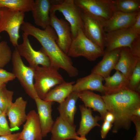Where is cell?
I'll list each match as a JSON object with an SVG mask.
<instances>
[{
	"label": "cell",
	"instance_id": "6da1fadb",
	"mask_svg": "<svg viewBox=\"0 0 140 140\" xmlns=\"http://www.w3.org/2000/svg\"><path fill=\"white\" fill-rule=\"evenodd\" d=\"M21 29L23 33L33 36L39 42L50 59L51 66L58 69H63L71 77L78 75V71L73 66L70 57L63 52L57 44V35L51 26L42 30L24 21Z\"/></svg>",
	"mask_w": 140,
	"mask_h": 140
},
{
	"label": "cell",
	"instance_id": "7a4b0ae2",
	"mask_svg": "<svg viewBox=\"0 0 140 140\" xmlns=\"http://www.w3.org/2000/svg\"><path fill=\"white\" fill-rule=\"evenodd\" d=\"M102 97L107 111L115 117L113 132L117 133L122 128L129 129L134 111L140 107V94L126 88Z\"/></svg>",
	"mask_w": 140,
	"mask_h": 140
},
{
	"label": "cell",
	"instance_id": "3957f363",
	"mask_svg": "<svg viewBox=\"0 0 140 140\" xmlns=\"http://www.w3.org/2000/svg\"><path fill=\"white\" fill-rule=\"evenodd\" d=\"M58 70L51 65L34 68V87L38 97L44 100L52 87L65 82Z\"/></svg>",
	"mask_w": 140,
	"mask_h": 140
},
{
	"label": "cell",
	"instance_id": "277c9868",
	"mask_svg": "<svg viewBox=\"0 0 140 140\" xmlns=\"http://www.w3.org/2000/svg\"><path fill=\"white\" fill-rule=\"evenodd\" d=\"M104 53V51L86 37L81 29L73 40L67 55L73 58L82 56L89 61H94L103 56Z\"/></svg>",
	"mask_w": 140,
	"mask_h": 140
},
{
	"label": "cell",
	"instance_id": "5b68a950",
	"mask_svg": "<svg viewBox=\"0 0 140 140\" xmlns=\"http://www.w3.org/2000/svg\"><path fill=\"white\" fill-rule=\"evenodd\" d=\"M12 73L19 81L27 94L34 100L38 97L34 87V68L24 63L16 47L12 52L11 60Z\"/></svg>",
	"mask_w": 140,
	"mask_h": 140
},
{
	"label": "cell",
	"instance_id": "8992f818",
	"mask_svg": "<svg viewBox=\"0 0 140 140\" xmlns=\"http://www.w3.org/2000/svg\"><path fill=\"white\" fill-rule=\"evenodd\" d=\"M24 13L5 7L0 8V33L5 31L15 47L18 45L19 30L24 22Z\"/></svg>",
	"mask_w": 140,
	"mask_h": 140
},
{
	"label": "cell",
	"instance_id": "52a82bcc",
	"mask_svg": "<svg viewBox=\"0 0 140 140\" xmlns=\"http://www.w3.org/2000/svg\"><path fill=\"white\" fill-rule=\"evenodd\" d=\"M50 11H58L62 13L70 25L73 40L79 30H83L81 10L74 0H59L57 4H52Z\"/></svg>",
	"mask_w": 140,
	"mask_h": 140
},
{
	"label": "cell",
	"instance_id": "ba28073f",
	"mask_svg": "<svg viewBox=\"0 0 140 140\" xmlns=\"http://www.w3.org/2000/svg\"><path fill=\"white\" fill-rule=\"evenodd\" d=\"M82 11L103 23L112 16L114 11L113 0H74Z\"/></svg>",
	"mask_w": 140,
	"mask_h": 140
},
{
	"label": "cell",
	"instance_id": "9c48e42d",
	"mask_svg": "<svg viewBox=\"0 0 140 140\" xmlns=\"http://www.w3.org/2000/svg\"><path fill=\"white\" fill-rule=\"evenodd\" d=\"M28 36L23 33V42L16 47L19 55L25 58L32 68H35L39 65L46 67L50 66V59L43 49L42 48L39 51L35 50L31 44Z\"/></svg>",
	"mask_w": 140,
	"mask_h": 140
},
{
	"label": "cell",
	"instance_id": "30bf717a",
	"mask_svg": "<svg viewBox=\"0 0 140 140\" xmlns=\"http://www.w3.org/2000/svg\"><path fill=\"white\" fill-rule=\"evenodd\" d=\"M83 30L86 37L104 51L106 32L103 23L81 10Z\"/></svg>",
	"mask_w": 140,
	"mask_h": 140
},
{
	"label": "cell",
	"instance_id": "8fae6325",
	"mask_svg": "<svg viewBox=\"0 0 140 140\" xmlns=\"http://www.w3.org/2000/svg\"><path fill=\"white\" fill-rule=\"evenodd\" d=\"M140 35L133 32L129 27L106 33L104 51L124 47L130 48L134 40Z\"/></svg>",
	"mask_w": 140,
	"mask_h": 140
},
{
	"label": "cell",
	"instance_id": "7c38bea8",
	"mask_svg": "<svg viewBox=\"0 0 140 140\" xmlns=\"http://www.w3.org/2000/svg\"><path fill=\"white\" fill-rule=\"evenodd\" d=\"M50 26L55 31L57 36V44L67 54L73 40L70 25L67 22L56 16L55 12L50 11Z\"/></svg>",
	"mask_w": 140,
	"mask_h": 140
},
{
	"label": "cell",
	"instance_id": "4fadbf2b",
	"mask_svg": "<svg viewBox=\"0 0 140 140\" xmlns=\"http://www.w3.org/2000/svg\"><path fill=\"white\" fill-rule=\"evenodd\" d=\"M140 11L130 13L114 11L111 17L103 23L104 31L107 33L130 27L135 22Z\"/></svg>",
	"mask_w": 140,
	"mask_h": 140
},
{
	"label": "cell",
	"instance_id": "5bb4252c",
	"mask_svg": "<svg viewBox=\"0 0 140 140\" xmlns=\"http://www.w3.org/2000/svg\"><path fill=\"white\" fill-rule=\"evenodd\" d=\"M27 101L22 97L17 98L8 109L6 115L10 122V127L12 132L18 130L20 126L26 121L27 115L26 109Z\"/></svg>",
	"mask_w": 140,
	"mask_h": 140
},
{
	"label": "cell",
	"instance_id": "9a60e30c",
	"mask_svg": "<svg viewBox=\"0 0 140 140\" xmlns=\"http://www.w3.org/2000/svg\"><path fill=\"white\" fill-rule=\"evenodd\" d=\"M26 122L20 132V140H42L41 130L38 114L32 110L27 114Z\"/></svg>",
	"mask_w": 140,
	"mask_h": 140
},
{
	"label": "cell",
	"instance_id": "2e32d148",
	"mask_svg": "<svg viewBox=\"0 0 140 140\" xmlns=\"http://www.w3.org/2000/svg\"><path fill=\"white\" fill-rule=\"evenodd\" d=\"M34 100L37 109L42 136L44 137L51 132L54 122L52 116L53 102L46 101L39 97Z\"/></svg>",
	"mask_w": 140,
	"mask_h": 140
},
{
	"label": "cell",
	"instance_id": "e0dca14e",
	"mask_svg": "<svg viewBox=\"0 0 140 140\" xmlns=\"http://www.w3.org/2000/svg\"><path fill=\"white\" fill-rule=\"evenodd\" d=\"M121 49L104 51L102 60L94 66L91 73L99 75L104 79L110 76L111 71L114 69L118 61Z\"/></svg>",
	"mask_w": 140,
	"mask_h": 140
},
{
	"label": "cell",
	"instance_id": "ac0fdd59",
	"mask_svg": "<svg viewBox=\"0 0 140 140\" xmlns=\"http://www.w3.org/2000/svg\"><path fill=\"white\" fill-rule=\"evenodd\" d=\"M76 128L75 125L70 124L59 116L54 122L51 131V140H76L78 136Z\"/></svg>",
	"mask_w": 140,
	"mask_h": 140
},
{
	"label": "cell",
	"instance_id": "d6986e66",
	"mask_svg": "<svg viewBox=\"0 0 140 140\" xmlns=\"http://www.w3.org/2000/svg\"><path fill=\"white\" fill-rule=\"evenodd\" d=\"M104 79L101 76L91 73L89 75L78 79L73 85V92H79L85 90L95 91L103 95L105 91L102 81Z\"/></svg>",
	"mask_w": 140,
	"mask_h": 140
},
{
	"label": "cell",
	"instance_id": "ffe728a7",
	"mask_svg": "<svg viewBox=\"0 0 140 140\" xmlns=\"http://www.w3.org/2000/svg\"><path fill=\"white\" fill-rule=\"evenodd\" d=\"M140 58L134 55L127 47L121 48L120 57L114 69L118 71L128 79Z\"/></svg>",
	"mask_w": 140,
	"mask_h": 140
},
{
	"label": "cell",
	"instance_id": "44dd1931",
	"mask_svg": "<svg viewBox=\"0 0 140 140\" xmlns=\"http://www.w3.org/2000/svg\"><path fill=\"white\" fill-rule=\"evenodd\" d=\"M51 0H36L31 11L35 24L44 29L50 25Z\"/></svg>",
	"mask_w": 140,
	"mask_h": 140
},
{
	"label": "cell",
	"instance_id": "7402d4cb",
	"mask_svg": "<svg viewBox=\"0 0 140 140\" xmlns=\"http://www.w3.org/2000/svg\"><path fill=\"white\" fill-rule=\"evenodd\" d=\"M79 108L81 113V118L79 127L76 132L78 136L86 137L90 131L96 126L100 127L98 121L102 119L99 116H93L91 108L85 107L84 104L80 105Z\"/></svg>",
	"mask_w": 140,
	"mask_h": 140
},
{
	"label": "cell",
	"instance_id": "603a6c76",
	"mask_svg": "<svg viewBox=\"0 0 140 140\" xmlns=\"http://www.w3.org/2000/svg\"><path fill=\"white\" fill-rule=\"evenodd\" d=\"M78 97L83 102L85 107L99 112L103 120L108 111L102 96L87 90L78 92Z\"/></svg>",
	"mask_w": 140,
	"mask_h": 140
},
{
	"label": "cell",
	"instance_id": "cb8c5ba5",
	"mask_svg": "<svg viewBox=\"0 0 140 140\" xmlns=\"http://www.w3.org/2000/svg\"><path fill=\"white\" fill-rule=\"evenodd\" d=\"M78 98V92H73L57 108L59 116L72 125H74V116L77 110L76 103Z\"/></svg>",
	"mask_w": 140,
	"mask_h": 140
},
{
	"label": "cell",
	"instance_id": "d4e9b609",
	"mask_svg": "<svg viewBox=\"0 0 140 140\" xmlns=\"http://www.w3.org/2000/svg\"><path fill=\"white\" fill-rule=\"evenodd\" d=\"M104 80L105 94L115 93L128 88L129 79L118 71H116L113 75L104 78Z\"/></svg>",
	"mask_w": 140,
	"mask_h": 140
},
{
	"label": "cell",
	"instance_id": "484cf974",
	"mask_svg": "<svg viewBox=\"0 0 140 140\" xmlns=\"http://www.w3.org/2000/svg\"><path fill=\"white\" fill-rule=\"evenodd\" d=\"M74 81L65 82L56 86L48 92L44 100L56 102L60 104L73 92Z\"/></svg>",
	"mask_w": 140,
	"mask_h": 140
},
{
	"label": "cell",
	"instance_id": "4316f807",
	"mask_svg": "<svg viewBox=\"0 0 140 140\" xmlns=\"http://www.w3.org/2000/svg\"><path fill=\"white\" fill-rule=\"evenodd\" d=\"M33 0H0V8L5 7L23 13L31 11Z\"/></svg>",
	"mask_w": 140,
	"mask_h": 140
},
{
	"label": "cell",
	"instance_id": "83f0119b",
	"mask_svg": "<svg viewBox=\"0 0 140 140\" xmlns=\"http://www.w3.org/2000/svg\"><path fill=\"white\" fill-rule=\"evenodd\" d=\"M115 11L130 13L140 11V0H113Z\"/></svg>",
	"mask_w": 140,
	"mask_h": 140
},
{
	"label": "cell",
	"instance_id": "f1b7e54d",
	"mask_svg": "<svg viewBox=\"0 0 140 140\" xmlns=\"http://www.w3.org/2000/svg\"><path fill=\"white\" fill-rule=\"evenodd\" d=\"M13 91L7 89L6 86L0 88V109L6 114L13 103Z\"/></svg>",
	"mask_w": 140,
	"mask_h": 140
},
{
	"label": "cell",
	"instance_id": "f546056e",
	"mask_svg": "<svg viewBox=\"0 0 140 140\" xmlns=\"http://www.w3.org/2000/svg\"><path fill=\"white\" fill-rule=\"evenodd\" d=\"M12 52L6 41L0 42V68L5 67L11 60Z\"/></svg>",
	"mask_w": 140,
	"mask_h": 140
},
{
	"label": "cell",
	"instance_id": "4dcf8cb0",
	"mask_svg": "<svg viewBox=\"0 0 140 140\" xmlns=\"http://www.w3.org/2000/svg\"><path fill=\"white\" fill-rule=\"evenodd\" d=\"M140 61H139L129 77L127 88L136 92L140 87Z\"/></svg>",
	"mask_w": 140,
	"mask_h": 140
},
{
	"label": "cell",
	"instance_id": "1f68e13d",
	"mask_svg": "<svg viewBox=\"0 0 140 140\" xmlns=\"http://www.w3.org/2000/svg\"><path fill=\"white\" fill-rule=\"evenodd\" d=\"M6 114L3 112L0 115V131L4 135L12 133L6 118Z\"/></svg>",
	"mask_w": 140,
	"mask_h": 140
},
{
	"label": "cell",
	"instance_id": "d6a6232c",
	"mask_svg": "<svg viewBox=\"0 0 140 140\" xmlns=\"http://www.w3.org/2000/svg\"><path fill=\"white\" fill-rule=\"evenodd\" d=\"M16 77L12 72H8L2 68H0V82L5 84L13 80Z\"/></svg>",
	"mask_w": 140,
	"mask_h": 140
},
{
	"label": "cell",
	"instance_id": "836d02e7",
	"mask_svg": "<svg viewBox=\"0 0 140 140\" xmlns=\"http://www.w3.org/2000/svg\"><path fill=\"white\" fill-rule=\"evenodd\" d=\"M130 49L133 54L140 58V36L134 40Z\"/></svg>",
	"mask_w": 140,
	"mask_h": 140
},
{
	"label": "cell",
	"instance_id": "e575fe53",
	"mask_svg": "<svg viewBox=\"0 0 140 140\" xmlns=\"http://www.w3.org/2000/svg\"><path fill=\"white\" fill-rule=\"evenodd\" d=\"M113 126L112 123L104 121L101 127V136L102 139H104L106 137L109 131Z\"/></svg>",
	"mask_w": 140,
	"mask_h": 140
},
{
	"label": "cell",
	"instance_id": "d590c367",
	"mask_svg": "<svg viewBox=\"0 0 140 140\" xmlns=\"http://www.w3.org/2000/svg\"><path fill=\"white\" fill-rule=\"evenodd\" d=\"M132 122L134 124L136 129V134L133 140H140V117L133 116Z\"/></svg>",
	"mask_w": 140,
	"mask_h": 140
},
{
	"label": "cell",
	"instance_id": "8d00e7d4",
	"mask_svg": "<svg viewBox=\"0 0 140 140\" xmlns=\"http://www.w3.org/2000/svg\"><path fill=\"white\" fill-rule=\"evenodd\" d=\"M129 27L133 32L140 35V11L138 13L135 23Z\"/></svg>",
	"mask_w": 140,
	"mask_h": 140
},
{
	"label": "cell",
	"instance_id": "74e56055",
	"mask_svg": "<svg viewBox=\"0 0 140 140\" xmlns=\"http://www.w3.org/2000/svg\"><path fill=\"white\" fill-rule=\"evenodd\" d=\"M20 132L0 136V140H20L19 138Z\"/></svg>",
	"mask_w": 140,
	"mask_h": 140
},
{
	"label": "cell",
	"instance_id": "f35d334b",
	"mask_svg": "<svg viewBox=\"0 0 140 140\" xmlns=\"http://www.w3.org/2000/svg\"><path fill=\"white\" fill-rule=\"evenodd\" d=\"M115 120V117L114 115L110 112H108L106 114L103 121H106L113 123Z\"/></svg>",
	"mask_w": 140,
	"mask_h": 140
},
{
	"label": "cell",
	"instance_id": "ab89813d",
	"mask_svg": "<svg viewBox=\"0 0 140 140\" xmlns=\"http://www.w3.org/2000/svg\"><path fill=\"white\" fill-rule=\"evenodd\" d=\"M134 116L140 117V107L136 109L134 113Z\"/></svg>",
	"mask_w": 140,
	"mask_h": 140
},
{
	"label": "cell",
	"instance_id": "60d3db41",
	"mask_svg": "<svg viewBox=\"0 0 140 140\" xmlns=\"http://www.w3.org/2000/svg\"><path fill=\"white\" fill-rule=\"evenodd\" d=\"M76 140H88L86 138V137L78 136Z\"/></svg>",
	"mask_w": 140,
	"mask_h": 140
},
{
	"label": "cell",
	"instance_id": "b9f144b4",
	"mask_svg": "<svg viewBox=\"0 0 140 140\" xmlns=\"http://www.w3.org/2000/svg\"><path fill=\"white\" fill-rule=\"evenodd\" d=\"M5 86V84L3 83L0 82V88Z\"/></svg>",
	"mask_w": 140,
	"mask_h": 140
},
{
	"label": "cell",
	"instance_id": "7bdbcfd3",
	"mask_svg": "<svg viewBox=\"0 0 140 140\" xmlns=\"http://www.w3.org/2000/svg\"><path fill=\"white\" fill-rule=\"evenodd\" d=\"M4 135L0 131V136Z\"/></svg>",
	"mask_w": 140,
	"mask_h": 140
},
{
	"label": "cell",
	"instance_id": "ee69618b",
	"mask_svg": "<svg viewBox=\"0 0 140 140\" xmlns=\"http://www.w3.org/2000/svg\"><path fill=\"white\" fill-rule=\"evenodd\" d=\"M3 112L0 109V115L2 114V113Z\"/></svg>",
	"mask_w": 140,
	"mask_h": 140
},
{
	"label": "cell",
	"instance_id": "f6af8a7d",
	"mask_svg": "<svg viewBox=\"0 0 140 140\" xmlns=\"http://www.w3.org/2000/svg\"><path fill=\"white\" fill-rule=\"evenodd\" d=\"M1 37L0 36V40L1 39Z\"/></svg>",
	"mask_w": 140,
	"mask_h": 140
}]
</instances>
